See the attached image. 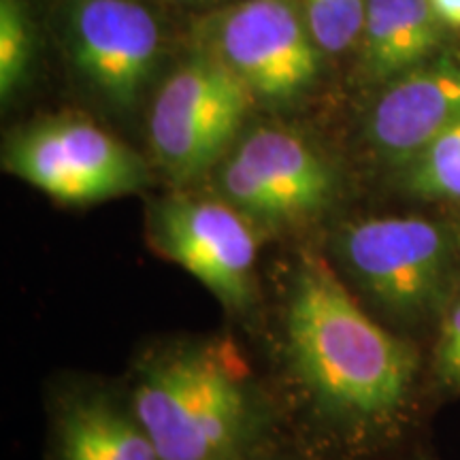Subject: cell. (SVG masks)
I'll return each mask as SVG.
<instances>
[{
	"instance_id": "6da1fadb",
	"label": "cell",
	"mask_w": 460,
	"mask_h": 460,
	"mask_svg": "<svg viewBox=\"0 0 460 460\" xmlns=\"http://www.w3.org/2000/svg\"><path fill=\"white\" fill-rule=\"evenodd\" d=\"M286 348L318 429L305 450L322 460H373L396 450L416 354L369 318L318 254H305L292 275Z\"/></svg>"
},
{
	"instance_id": "7a4b0ae2",
	"label": "cell",
	"mask_w": 460,
	"mask_h": 460,
	"mask_svg": "<svg viewBox=\"0 0 460 460\" xmlns=\"http://www.w3.org/2000/svg\"><path fill=\"white\" fill-rule=\"evenodd\" d=\"M130 407L163 460H252L275 444L245 362L217 339L149 352L137 365Z\"/></svg>"
},
{
	"instance_id": "3957f363",
	"label": "cell",
	"mask_w": 460,
	"mask_h": 460,
	"mask_svg": "<svg viewBox=\"0 0 460 460\" xmlns=\"http://www.w3.org/2000/svg\"><path fill=\"white\" fill-rule=\"evenodd\" d=\"M256 99L247 85L203 48L160 84L149 109V146L166 175L188 183L230 152Z\"/></svg>"
},
{
	"instance_id": "277c9868",
	"label": "cell",
	"mask_w": 460,
	"mask_h": 460,
	"mask_svg": "<svg viewBox=\"0 0 460 460\" xmlns=\"http://www.w3.org/2000/svg\"><path fill=\"white\" fill-rule=\"evenodd\" d=\"M3 163L11 175L65 205L128 197L149 181L139 154L82 115H54L13 132Z\"/></svg>"
},
{
	"instance_id": "5b68a950",
	"label": "cell",
	"mask_w": 460,
	"mask_h": 460,
	"mask_svg": "<svg viewBox=\"0 0 460 460\" xmlns=\"http://www.w3.org/2000/svg\"><path fill=\"white\" fill-rule=\"evenodd\" d=\"M337 172L324 154L284 126L243 130L217 164L220 197L252 224L301 226L337 197Z\"/></svg>"
},
{
	"instance_id": "8992f818",
	"label": "cell",
	"mask_w": 460,
	"mask_h": 460,
	"mask_svg": "<svg viewBox=\"0 0 460 460\" xmlns=\"http://www.w3.org/2000/svg\"><path fill=\"white\" fill-rule=\"evenodd\" d=\"M337 256L356 284L401 320H424L446 303L452 247L424 217H365L343 226Z\"/></svg>"
},
{
	"instance_id": "52a82bcc",
	"label": "cell",
	"mask_w": 460,
	"mask_h": 460,
	"mask_svg": "<svg viewBox=\"0 0 460 460\" xmlns=\"http://www.w3.org/2000/svg\"><path fill=\"white\" fill-rule=\"evenodd\" d=\"M197 37L256 101L290 105L314 88L322 51L290 0H241L211 13Z\"/></svg>"
},
{
	"instance_id": "ba28073f",
	"label": "cell",
	"mask_w": 460,
	"mask_h": 460,
	"mask_svg": "<svg viewBox=\"0 0 460 460\" xmlns=\"http://www.w3.org/2000/svg\"><path fill=\"white\" fill-rule=\"evenodd\" d=\"M62 34L73 73L101 105L132 113L152 85L164 31L143 0H62Z\"/></svg>"
},
{
	"instance_id": "9c48e42d",
	"label": "cell",
	"mask_w": 460,
	"mask_h": 460,
	"mask_svg": "<svg viewBox=\"0 0 460 460\" xmlns=\"http://www.w3.org/2000/svg\"><path fill=\"white\" fill-rule=\"evenodd\" d=\"M149 239L164 258L199 279L228 312L254 301L256 237L226 200L175 194L149 211Z\"/></svg>"
},
{
	"instance_id": "30bf717a",
	"label": "cell",
	"mask_w": 460,
	"mask_h": 460,
	"mask_svg": "<svg viewBox=\"0 0 460 460\" xmlns=\"http://www.w3.org/2000/svg\"><path fill=\"white\" fill-rule=\"evenodd\" d=\"M460 119V49L439 54L386 84L371 109V146L394 163H410Z\"/></svg>"
},
{
	"instance_id": "8fae6325",
	"label": "cell",
	"mask_w": 460,
	"mask_h": 460,
	"mask_svg": "<svg viewBox=\"0 0 460 460\" xmlns=\"http://www.w3.org/2000/svg\"><path fill=\"white\" fill-rule=\"evenodd\" d=\"M49 460H163L130 402L79 393L54 413Z\"/></svg>"
},
{
	"instance_id": "7c38bea8",
	"label": "cell",
	"mask_w": 460,
	"mask_h": 460,
	"mask_svg": "<svg viewBox=\"0 0 460 460\" xmlns=\"http://www.w3.org/2000/svg\"><path fill=\"white\" fill-rule=\"evenodd\" d=\"M444 24L429 0H367L358 41L360 73L390 84L439 54Z\"/></svg>"
},
{
	"instance_id": "4fadbf2b",
	"label": "cell",
	"mask_w": 460,
	"mask_h": 460,
	"mask_svg": "<svg viewBox=\"0 0 460 460\" xmlns=\"http://www.w3.org/2000/svg\"><path fill=\"white\" fill-rule=\"evenodd\" d=\"M37 58V22L28 0H0V99L20 94Z\"/></svg>"
},
{
	"instance_id": "5bb4252c",
	"label": "cell",
	"mask_w": 460,
	"mask_h": 460,
	"mask_svg": "<svg viewBox=\"0 0 460 460\" xmlns=\"http://www.w3.org/2000/svg\"><path fill=\"white\" fill-rule=\"evenodd\" d=\"M405 186L422 199L460 200V119L407 163Z\"/></svg>"
},
{
	"instance_id": "9a60e30c",
	"label": "cell",
	"mask_w": 460,
	"mask_h": 460,
	"mask_svg": "<svg viewBox=\"0 0 460 460\" xmlns=\"http://www.w3.org/2000/svg\"><path fill=\"white\" fill-rule=\"evenodd\" d=\"M301 15L324 54H343L360 41L367 0H301Z\"/></svg>"
},
{
	"instance_id": "2e32d148",
	"label": "cell",
	"mask_w": 460,
	"mask_h": 460,
	"mask_svg": "<svg viewBox=\"0 0 460 460\" xmlns=\"http://www.w3.org/2000/svg\"><path fill=\"white\" fill-rule=\"evenodd\" d=\"M435 369L441 382L460 388V298L447 309L441 322L439 341L435 349Z\"/></svg>"
},
{
	"instance_id": "e0dca14e",
	"label": "cell",
	"mask_w": 460,
	"mask_h": 460,
	"mask_svg": "<svg viewBox=\"0 0 460 460\" xmlns=\"http://www.w3.org/2000/svg\"><path fill=\"white\" fill-rule=\"evenodd\" d=\"M252 460H322V458H318L309 450H305L303 446L296 447V446L278 444V441H275L273 446H269L267 450H262Z\"/></svg>"
},
{
	"instance_id": "ac0fdd59",
	"label": "cell",
	"mask_w": 460,
	"mask_h": 460,
	"mask_svg": "<svg viewBox=\"0 0 460 460\" xmlns=\"http://www.w3.org/2000/svg\"><path fill=\"white\" fill-rule=\"evenodd\" d=\"M441 24L460 28V0H429Z\"/></svg>"
},
{
	"instance_id": "d6986e66",
	"label": "cell",
	"mask_w": 460,
	"mask_h": 460,
	"mask_svg": "<svg viewBox=\"0 0 460 460\" xmlns=\"http://www.w3.org/2000/svg\"><path fill=\"white\" fill-rule=\"evenodd\" d=\"M143 3H163V4H177V7H197V4L209 3V0H143Z\"/></svg>"
},
{
	"instance_id": "ffe728a7",
	"label": "cell",
	"mask_w": 460,
	"mask_h": 460,
	"mask_svg": "<svg viewBox=\"0 0 460 460\" xmlns=\"http://www.w3.org/2000/svg\"><path fill=\"white\" fill-rule=\"evenodd\" d=\"M458 243H460V230H458Z\"/></svg>"
}]
</instances>
